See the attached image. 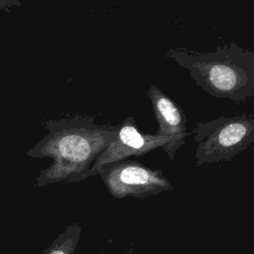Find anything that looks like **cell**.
<instances>
[{"label":"cell","instance_id":"obj_2","mask_svg":"<svg viewBox=\"0 0 254 254\" xmlns=\"http://www.w3.org/2000/svg\"><path fill=\"white\" fill-rule=\"evenodd\" d=\"M166 56L189 69L195 83L215 98L244 101L254 94V53L235 43L213 52L171 48Z\"/></svg>","mask_w":254,"mask_h":254},{"label":"cell","instance_id":"obj_4","mask_svg":"<svg viewBox=\"0 0 254 254\" xmlns=\"http://www.w3.org/2000/svg\"><path fill=\"white\" fill-rule=\"evenodd\" d=\"M98 175L115 198H145L173 190L171 183L161 171L150 169L132 160H121L105 165Z\"/></svg>","mask_w":254,"mask_h":254},{"label":"cell","instance_id":"obj_5","mask_svg":"<svg viewBox=\"0 0 254 254\" xmlns=\"http://www.w3.org/2000/svg\"><path fill=\"white\" fill-rule=\"evenodd\" d=\"M169 143L170 140L166 136L141 133L134 118L129 116L119 124L115 138L94 162L88 178L98 175L100 169L105 165L124 160L130 156H141L159 147L165 149Z\"/></svg>","mask_w":254,"mask_h":254},{"label":"cell","instance_id":"obj_1","mask_svg":"<svg viewBox=\"0 0 254 254\" xmlns=\"http://www.w3.org/2000/svg\"><path fill=\"white\" fill-rule=\"evenodd\" d=\"M43 126L48 134L28 151L32 157L53 159L51 166L38 178L40 186L87 179L90 168L115 138L119 128V124L100 125L94 116L82 115L46 120Z\"/></svg>","mask_w":254,"mask_h":254},{"label":"cell","instance_id":"obj_7","mask_svg":"<svg viewBox=\"0 0 254 254\" xmlns=\"http://www.w3.org/2000/svg\"><path fill=\"white\" fill-rule=\"evenodd\" d=\"M80 235V227L76 225L69 226L64 233L55 240L49 248L47 254H72Z\"/></svg>","mask_w":254,"mask_h":254},{"label":"cell","instance_id":"obj_3","mask_svg":"<svg viewBox=\"0 0 254 254\" xmlns=\"http://www.w3.org/2000/svg\"><path fill=\"white\" fill-rule=\"evenodd\" d=\"M196 166L229 161L254 141V118L246 114L220 116L195 127Z\"/></svg>","mask_w":254,"mask_h":254},{"label":"cell","instance_id":"obj_6","mask_svg":"<svg viewBox=\"0 0 254 254\" xmlns=\"http://www.w3.org/2000/svg\"><path fill=\"white\" fill-rule=\"evenodd\" d=\"M148 97L159 125L156 134L169 138L170 143L164 151L167 153L169 159L173 160L176 152L185 143V139L189 134L186 128V114L173 99L155 84L150 86Z\"/></svg>","mask_w":254,"mask_h":254},{"label":"cell","instance_id":"obj_8","mask_svg":"<svg viewBox=\"0 0 254 254\" xmlns=\"http://www.w3.org/2000/svg\"><path fill=\"white\" fill-rule=\"evenodd\" d=\"M21 6L20 0H0V10H4L6 12H10L12 7Z\"/></svg>","mask_w":254,"mask_h":254}]
</instances>
